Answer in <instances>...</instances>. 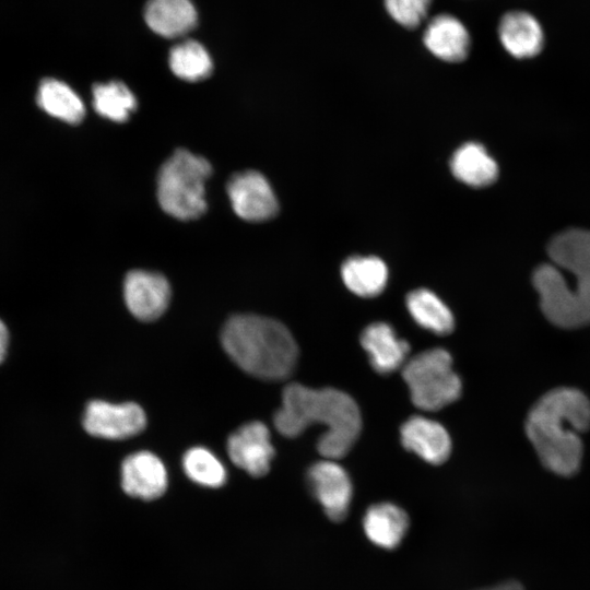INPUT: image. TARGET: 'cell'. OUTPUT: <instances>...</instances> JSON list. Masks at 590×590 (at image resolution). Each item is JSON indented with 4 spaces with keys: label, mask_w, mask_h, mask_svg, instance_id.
<instances>
[{
    "label": "cell",
    "mask_w": 590,
    "mask_h": 590,
    "mask_svg": "<svg viewBox=\"0 0 590 590\" xmlns=\"http://www.w3.org/2000/svg\"><path fill=\"white\" fill-rule=\"evenodd\" d=\"M146 425L145 413L133 402L113 404L93 400L87 403L83 427L92 436L125 439L140 434Z\"/></svg>",
    "instance_id": "cell-7"
},
{
    "label": "cell",
    "mask_w": 590,
    "mask_h": 590,
    "mask_svg": "<svg viewBox=\"0 0 590 590\" xmlns=\"http://www.w3.org/2000/svg\"><path fill=\"white\" fill-rule=\"evenodd\" d=\"M589 426L588 398L574 388H556L530 410L526 433L543 465L568 476L579 469L582 458L580 434Z\"/></svg>",
    "instance_id": "cell-3"
},
{
    "label": "cell",
    "mask_w": 590,
    "mask_h": 590,
    "mask_svg": "<svg viewBox=\"0 0 590 590\" xmlns=\"http://www.w3.org/2000/svg\"><path fill=\"white\" fill-rule=\"evenodd\" d=\"M168 485L163 462L150 451L127 457L121 465V487L129 496L153 500L161 497Z\"/></svg>",
    "instance_id": "cell-12"
},
{
    "label": "cell",
    "mask_w": 590,
    "mask_h": 590,
    "mask_svg": "<svg viewBox=\"0 0 590 590\" xmlns=\"http://www.w3.org/2000/svg\"><path fill=\"white\" fill-rule=\"evenodd\" d=\"M363 528L368 540L375 545L392 550L403 540L409 528V518L399 506L378 503L366 510Z\"/></svg>",
    "instance_id": "cell-18"
},
{
    "label": "cell",
    "mask_w": 590,
    "mask_h": 590,
    "mask_svg": "<svg viewBox=\"0 0 590 590\" xmlns=\"http://www.w3.org/2000/svg\"><path fill=\"white\" fill-rule=\"evenodd\" d=\"M149 27L166 38L180 37L197 24V11L190 0H149L144 9Z\"/></svg>",
    "instance_id": "cell-17"
},
{
    "label": "cell",
    "mask_w": 590,
    "mask_h": 590,
    "mask_svg": "<svg viewBox=\"0 0 590 590\" xmlns=\"http://www.w3.org/2000/svg\"><path fill=\"white\" fill-rule=\"evenodd\" d=\"M361 344L369 356L370 365L379 374L400 368L410 351L409 343L398 338L390 324L380 321L363 330Z\"/></svg>",
    "instance_id": "cell-16"
},
{
    "label": "cell",
    "mask_w": 590,
    "mask_h": 590,
    "mask_svg": "<svg viewBox=\"0 0 590 590\" xmlns=\"http://www.w3.org/2000/svg\"><path fill=\"white\" fill-rule=\"evenodd\" d=\"M552 264H541L532 283L545 317L560 328L590 323V231L570 228L548 244Z\"/></svg>",
    "instance_id": "cell-1"
},
{
    "label": "cell",
    "mask_w": 590,
    "mask_h": 590,
    "mask_svg": "<svg viewBox=\"0 0 590 590\" xmlns=\"http://www.w3.org/2000/svg\"><path fill=\"white\" fill-rule=\"evenodd\" d=\"M406 307L418 326L437 335H447L455 328L451 310L429 290L412 291L406 296Z\"/></svg>",
    "instance_id": "cell-21"
},
{
    "label": "cell",
    "mask_w": 590,
    "mask_h": 590,
    "mask_svg": "<svg viewBox=\"0 0 590 590\" xmlns=\"http://www.w3.org/2000/svg\"><path fill=\"white\" fill-rule=\"evenodd\" d=\"M307 482L327 517L335 522L342 521L349 512L353 496L347 472L334 460L324 459L309 468Z\"/></svg>",
    "instance_id": "cell-9"
},
{
    "label": "cell",
    "mask_w": 590,
    "mask_h": 590,
    "mask_svg": "<svg viewBox=\"0 0 590 590\" xmlns=\"http://www.w3.org/2000/svg\"><path fill=\"white\" fill-rule=\"evenodd\" d=\"M402 446L430 464L444 463L451 452V439L438 422L412 416L400 428Z\"/></svg>",
    "instance_id": "cell-13"
},
{
    "label": "cell",
    "mask_w": 590,
    "mask_h": 590,
    "mask_svg": "<svg viewBox=\"0 0 590 590\" xmlns=\"http://www.w3.org/2000/svg\"><path fill=\"white\" fill-rule=\"evenodd\" d=\"M413 404L424 411H437L456 401L461 380L452 369L449 352L436 347L418 353L402 369Z\"/></svg>",
    "instance_id": "cell-6"
},
{
    "label": "cell",
    "mask_w": 590,
    "mask_h": 590,
    "mask_svg": "<svg viewBox=\"0 0 590 590\" xmlns=\"http://www.w3.org/2000/svg\"><path fill=\"white\" fill-rule=\"evenodd\" d=\"M450 168L459 181L474 188L486 187L498 176L495 160L476 142H468L458 148L451 156Z\"/></svg>",
    "instance_id": "cell-19"
},
{
    "label": "cell",
    "mask_w": 590,
    "mask_h": 590,
    "mask_svg": "<svg viewBox=\"0 0 590 590\" xmlns=\"http://www.w3.org/2000/svg\"><path fill=\"white\" fill-rule=\"evenodd\" d=\"M479 590H524L522 585L515 580H508L492 587L479 589Z\"/></svg>",
    "instance_id": "cell-28"
},
{
    "label": "cell",
    "mask_w": 590,
    "mask_h": 590,
    "mask_svg": "<svg viewBox=\"0 0 590 590\" xmlns=\"http://www.w3.org/2000/svg\"><path fill=\"white\" fill-rule=\"evenodd\" d=\"M497 31L503 47L515 58H532L543 49V28L538 19L527 11L505 13Z\"/></svg>",
    "instance_id": "cell-14"
},
{
    "label": "cell",
    "mask_w": 590,
    "mask_h": 590,
    "mask_svg": "<svg viewBox=\"0 0 590 590\" xmlns=\"http://www.w3.org/2000/svg\"><path fill=\"white\" fill-rule=\"evenodd\" d=\"M273 422L278 432L290 438L314 423L324 425L327 430L318 439L317 450L331 460L344 457L362 429L361 412L352 397L338 389H312L300 384L284 388Z\"/></svg>",
    "instance_id": "cell-2"
},
{
    "label": "cell",
    "mask_w": 590,
    "mask_h": 590,
    "mask_svg": "<svg viewBox=\"0 0 590 590\" xmlns=\"http://www.w3.org/2000/svg\"><path fill=\"white\" fill-rule=\"evenodd\" d=\"M93 106L99 116L123 122L135 110L137 98L125 83L110 81L93 86Z\"/></svg>",
    "instance_id": "cell-24"
},
{
    "label": "cell",
    "mask_w": 590,
    "mask_h": 590,
    "mask_svg": "<svg viewBox=\"0 0 590 590\" xmlns=\"http://www.w3.org/2000/svg\"><path fill=\"white\" fill-rule=\"evenodd\" d=\"M228 356L249 375L263 380L287 378L297 362V344L281 322L257 315L231 317L222 330Z\"/></svg>",
    "instance_id": "cell-4"
},
{
    "label": "cell",
    "mask_w": 590,
    "mask_h": 590,
    "mask_svg": "<svg viewBox=\"0 0 590 590\" xmlns=\"http://www.w3.org/2000/svg\"><path fill=\"white\" fill-rule=\"evenodd\" d=\"M212 174L208 160L178 149L167 158L157 175V200L161 208L178 220H193L206 210L205 181Z\"/></svg>",
    "instance_id": "cell-5"
},
{
    "label": "cell",
    "mask_w": 590,
    "mask_h": 590,
    "mask_svg": "<svg viewBox=\"0 0 590 590\" xmlns=\"http://www.w3.org/2000/svg\"><path fill=\"white\" fill-rule=\"evenodd\" d=\"M226 190L233 210L245 221L262 222L278 213L276 196L268 179L257 170L234 174Z\"/></svg>",
    "instance_id": "cell-8"
},
{
    "label": "cell",
    "mask_w": 590,
    "mask_h": 590,
    "mask_svg": "<svg viewBox=\"0 0 590 590\" xmlns=\"http://www.w3.org/2000/svg\"><path fill=\"white\" fill-rule=\"evenodd\" d=\"M423 43L435 57L447 62H460L468 57L471 38L459 19L441 13L426 25Z\"/></svg>",
    "instance_id": "cell-15"
},
{
    "label": "cell",
    "mask_w": 590,
    "mask_h": 590,
    "mask_svg": "<svg viewBox=\"0 0 590 590\" xmlns=\"http://www.w3.org/2000/svg\"><path fill=\"white\" fill-rule=\"evenodd\" d=\"M227 453L235 465L251 476L266 475L274 457L268 427L261 422L243 425L228 437Z\"/></svg>",
    "instance_id": "cell-11"
},
{
    "label": "cell",
    "mask_w": 590,
    "mask_h": 590,
    "mask_svg": "<svg viewBox=\"0 0 590 590\" xmlns=\"http://www.w3.org/2000/svg\"><path fill=\"white\" fill-rule=\"evenodd\" d=\"M37 104L50 116L69 123H79L85 115V107L76 93L66 83L46 79L42 81Z\"/></svg>",
    "instance_id": "cell-22"
},
{
    "label": "cell",
    "mask_w": 590,
    "mask_h": 590,
    "mask_svg": "<svg viewBox=\"0 0 590 590\" xmlns=\"http://www.w3.org/2000/svg\"><path fill=\"white\" fill-rule=\"evenodd\" d=\"M388 14L405 28L417 27L427 16L432 0H384Z\"/></svg>",
    "instance_id": "cell-26"
},
{
    "label": "cell",
    "mask_w": 590,
    "mask_h": 590,
    "mask_svg": "<svg viewBox=\"0 0 590 590\" xmlns=\"http://www.w3.org/2000/svg\"><path fill=\"white\" fill-rule=\"evenodd\" d=\"M187 476L194 483L206 487H220L226 481V470L222 462L208 449L194 447L182 458Z\"/></svg>",
    "instance_id": "cell-25"
},
{
    "label": "cell",
    "mask_w": 590,
    "mask_h": 590,
    "mask_svg": "<svg viewBox=\"0 0 590 590\" xmlns=\"http://www.w3.org/2000/svg\"><path fill=\"white\" fill-rule=\"evenodd\" d=\"M341 278L352 293L361 297H374L385 290L388 269L378 257L354 256L343 262Z\"/></svg>",
    "instance_id": "cell-20"
},
{
    "label": "cell",
    "mask_w": 590,
    "mask_h": 590,
    "mask_svg": "<svg viewBox=\"0 0 590 590\" xmlns=\"http://www.w3.org/2000/svg\"><path fill=\"white\" fill-rule=\"evenodd\" d=\"M169 68L179 79L198 82L206 79L213 70V62L206 49L196 40H185L169 51Z\"/></svg>",
    "instance_id": "cell-23"
},
{
    "label": "cell",
    "mask_w": 590,
    "mask_h": 590,
    "mask_svg": "<svg viewBox=\"0 0 590 590\" xmlns=\"http://www.w3.org/2000/svg\"><path fill=\"white\" fill-rule=\"evenodd\" d=\"M9 345V331L5 323L0 319V363L4 359Z\"/></svg>",
    "instance_id": "cell-27"
},
{
    "label": "cell",
    "mask_w": 590,
    "mask_h": 590,
    "mask_svg": "<svg viewBox=\"0 0 590 590\" xmlns=\"http://www.w3.org/2000/svg\"><path fill=\"white\" fill-rule=\"evenodd\" d=\"M170 286L164 275L144 270L130 271L123 282L125 302L130 312L142 321H153L167 309Z\"/></svg>",
    "instance_id": "cell-10"
}]
</instances>
